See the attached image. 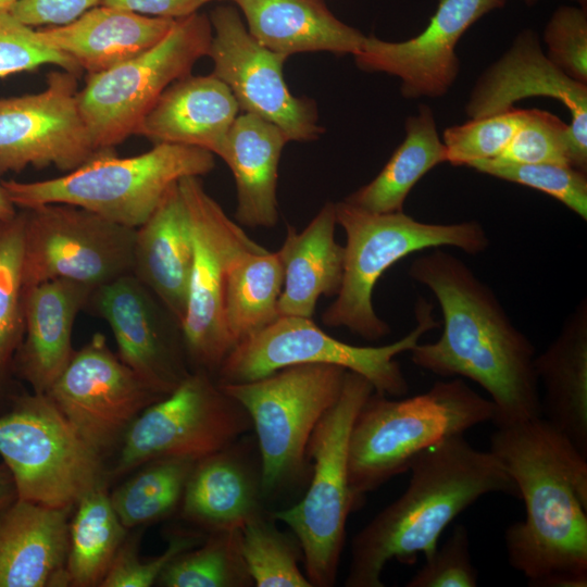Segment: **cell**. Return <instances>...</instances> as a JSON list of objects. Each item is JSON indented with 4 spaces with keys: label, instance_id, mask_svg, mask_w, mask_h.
Wrapping results in <instances>:
<instances>
[{
    "label": "cell",
    "instance_id": "obj_1",
    "mask_svg": "<svg viewBox=\"0 0 587 587\" xmlns=\"http://www.w3.org/2000/svg\"><path fill=\"white\" fill-rule=\"evenodd\" d=\"M408 274L436 297L444 323L435 342H419L409 351L412 362L478 384L495 404L496 427L541 417L535 347L492 289L444 248L417 257Z\"/></svg>",
    "mask_w": 587,
    "mask_h": 587
},
{
    "label": "cell",
    "instance_id": "obj_2",
    "mask_svg": "<svg viewBox=\"0 0 587 587\" xmlns=\"http://www.w3.org/2000/svg\"><path fill=\"white\" fill-rule=\"evenodd\" d=\"M490 451L525 504L504 533L510 565L533 587H586L587 458L542 416L496 427Z\"/></svg>",
    "mask_w": 587,
    "mask_h": 587
},
{
    "label": "cell",
    "instance_id": "obj_3",
    "mask_svg": "<svg viewBox=\"0 0 587 587\" xmlns=\"http://www.w3.org/2000/svg\"><path fill=\"white\" fill-rule=\"evenodd\" d=\"M404 492L375 515L352 539L345 586L384 587L390 560L413 563L429 557L446 527L480 497L520 490L490 450L474 448L463 435L448 437L423 451L411 464Z\"/></svg>",
    "mask_w": 587,
    "mask_h": 587
},
{
    "label": "cell",
    "instance_id": "obj_4",
    "mask_svg": "<svg viewBox=\"0 0 587 587\" xmlns=\"http://www.w3.org/2000/svg\"><path fill=\"white\" fill-rule=\"evenodd\" d=\"M495 404L460 378L427 391L390 399L373 391L358 412L349 439V485L355 507L363 497L409 471L427 448L492 421Z\"/></svg>",
    "mask_w": 587,
    "mask_h": 587
},
{
    "label": "cell",
    "instance_id": "obj_5",
    "mask_svg": "<svg viewBox=\"0 0 587 587\" xmlns=\"http://www.w3.org/2000/svg\"><path fill=\"white\" fill-rule=\"evenodd\" d=\"M336 222L345 232L342 280L322 322L345 327L375 341L390 333L375 312L374 288L383 274L411 253L453 247L469 254L485 252L489 238L478 221L425 223L403 211L374 213L345 200L335 203Z\"/></svg>",
    "mask_w": 587,
    "mask_h": 587
},
{
    "label": "cell",
    "instance_id": "obj_6",
    "mask_svg": "<svg viewBox=\"0 0 587 587\" xmlns=\"http://www.w3.org/2000/svg\"><path fill=\"white\" fill-rule=\"evenodd\" d=\"M215 166L214 154L197 147L155 143L141 154L121 158L100 151L62 176L37 182L1 180L20 209L66 203L133 229L141 226L178 179L203 176Z\"/></svg>",
    "mask_w": 587,
    "mask_h": 587
},
{
    "label": "cell",
    "instance_id": "obj_7",
    "mask_svg": "<svg viewBox=\"0 0 587 587\" xmlns=\"http://www.w3.org/2000/svg\"><path fill=\"white\" fill-rule=\"evenodd\" d=\"M373 391L365 377L347 371L337 401L321 417L307 446V457L312 460L310 486L299 502L272 514L299 540L312 587L336 583L347 519L357 508L348 473L350 433Z\"/></svg>",
    "mask_w": 587,
    "mask_h": 587
},
{
    "label": "cell",
    "instance_id": "obj_8",
    "mask_svg": "<svg viewBox=\"0 0 587 587\" xmlns=\"http://www.w3.org/2000/svg\"><path fill=\"white\" fill-rule=\"evenodd\" d=\"M346 373L337 365L298 364L251 382L218 384L251 420L263 498L277 497L307 480L309 439L337 401Z\"/></svg>",
    "mask_w": 587,
    "mask_h": 587
},
{
    "label": "cell",
    "instance_id": "obj_9",
    "mask_svg": "<svg viewBox=\"0 0 587 587\" xmlns=\"http://www.w3.org/2000/svg\"><path fill=\"white\" fill-rule=\"evenodd\" d=\"M433 307L420 298L415 327L401 339L379 347H361L326 334L312 320L279 316L235 346L216 372L220 385L251 382L298 364H330L365 377L374 391L391 397L408 392L409 384L396 357L409 352L424 334L438 327Z\"/></svg>",
    "mask_w": 587,
    "mask_h": 587
},
{
    "label": "cell",
    "instance_id": "obj_10",
    "mask_svg": "<svg viewBox=\"0 0 587 587\" xmlns=\"http://www.w3.org/2000/svg\"><path fill=\"white\" fill-rule=\"evenodd\" d=\"M0 457L18 498L48 507L73 509L105 482L102 457L46 394L12 396L0 411Z\"/></svg>",
    "mask_w": 587,
    "mask_h": 587
},
{
    "label": "cell",
    "instance_id": "obj_11",
    "mask_svg": "<svg viewBox=\"0 0 587 587\" xmlns=\"http://www.w3.org/2000/svg\"><path fill=\"white\" fill-rule=\"evenodd\" d=\"M210 18L198 12L175 20L145 52L103 72L88 74L78 104L93 146L114 149L135 130L163 91L209 55Z\"/></svg>",
    "mask_w": 587,
    "mask_h": 587
},
{
    "label": "cell",
    "instance_id": "obj_12",
    "mask_svg": "<svg viewBox=\"0 0 587 587\" xmlns=\"http://www.w3.org/2000/svg\"><path fill=\"white\" fill-rule=\"evenodd\" d=\"M252 428L243 407L201 370L148 405L124 434L112 475L160 458L198 461L232 445Z\"/></svg>",
    "mask_w": 587,
    "mask_h": 587
},
{
    "label": "cell",
    "instance_id": "obj_13",
    "mask_svg": "<svg viewBox=\"0 0 587 587\" xmlns=\"http://www.w3.org/2000/svg\"><path fill=\"white\" fill-rule=\"evenodd\" d=\"M178 186L188 211L193 245L180 330L192 371L213 375L233 349L223 310L228 267L239 253L262 246L225 213L204 190L198 176L183 177Z\"/></svg>",
    "mask_w": 587,
    "mask_h": 587
},
{
    "label": "cell",
    "instance_id": "obj_14",
    "mask_svg": "<svg viewBox=\"0 0 587 587\" xmlns=\"http://www.w3.org/2000/svg\"><path fill=\"white\" fill-rule=\"evenodd\" d=\"M23 212V286L67 279L96 289L132 273L136 229L66 203Z\"/></svg>",
    "mask_w": 587,
    "mask_h": 587
},
{
    "label": "cell",
    "instance_id": "obj_15",
    "mask_svg": "<svg viewBox=\"0 0 587 587\" xmlns=\"http://www.w3.org/2000/svg\"><path fill=\"white\" fill-rule=\"evenodd\" d=\"M210 23L212 74L228 86L239 110L275 124L289 141L317 139L324 128L316 104L288 88L283 75L287 57L261 45L233 7L214 9Z\"/></svg>",
    "mask_w": 587,
    "mask_h": 587
},
{
    "label": "cell",
    "instance_id": "obj_16",
    "mask_svg": "<svg viewBox=\"0 0 587 587\" xmlns=\"http://www.w3.org/2000/svg\"><path fill=\"white\" fill-rule=\"evenodd\" d=\"M46 395L102 458L121 444L140 412L162 398L122 362L101 333L74 351Z\"/></svg>",
    "mask_w": 587,
    "mask_h": 587
},
{
    "label": "cell",
    "instance_id": "obj_17",
    "mask_svg": "<svg viewBox=\"0 0 587 587\" xmlns=\"http://www.w3.org/2000/svg\"><path fill=\"white\" fill-rule=\"evenodd\" d=\"M77 77L51 71L42 91L0 98V177L27 166L67 173L102 151L83 120Z\"/></svg>",
    "mask_w": 587,
    "mask_h": 587
},
{
    "label": "cell",
    "instance_id": "obj_18",
    "mask_svg": "<svg viewBox=\"0 0 587 587\" xmlns=\"http://www.w3.org/2000/svg\"><path fill=\"white\" fill-rule=\"evenodd\" d=\"M111 327L117 355L164 397L191 372L179 323L133 273L96 288L88 301Z\"/></svg>",
    "mask_w": 587,
    "mask_h": 587
},
{
    "label": "cell",
    "instance_id": "obj_19",
    "mask_svg": "<svg viewBox=\"0 0 587 587\" xmlns=\"http://www.w3.org/2000/svg\"><path fill=\"white\" fill-rule=\"evenodd\" d=\"M504 0H439L428 25L403 41L365 36L354 60L365 72L398 77L407 99L438 98L453 86L460 68L455 47L464 33Z\"/></svg>",
    "mask_w": 587,
    "mask_h": 587
},
{
    "label": "cell",
    "instance_id": "obj_20",
    "mask_svg": "<svg viewBox=\"0 0 587 587\" xmlns=\"http://www.w3.org/2000/svg\"><path fill=\"white\" fill-rule=\"evenodd\" d=\"M534 96L559 100L570 111L572 166L587 172V85L560 71L547 58L537 34L521 30L510 48L478 77L465 113L470 118L497 114Z\"/></svg>",
    "mask_w": 587,
    "mask_h": 587
},
{
    "label": "cell",
    "instance_id": "obj_21",
    "mask_svg": "<svg viewBox=\"0 0 587 587\" xmlns=\"http://www.w3.org/2000/svg\"><path fill=\"white\" fill-rule=\"evenodd\" d=\"M93 289L67 279H51L23 288L24 335L13 361V374L33 392L46 394L70 362L78 313Z\"/></svg>",
    "mask_w": 587,
    "mask_h": 587
},
{
    "label": "cell",
    "instance_id": "obj_22",
    "mask_svg": "<svg viewBox=\"0 0 587 587\" xmlns=\"http://www.w3.org/2000/svg\"><path fill=\"white\" fill-rule=\"evenodd\" d=\"M246 440L196 461L180 501L183 517L207 533L241 528L264 512L260 461Z\"/></svg>",
    "mask_w": 587,
    "mask_h": 587
},
{
    "label": "cell",
    "instance_id": "obj_23",
    "mask_svg": "<svg viewBox=\"0 0 587 587\" xmlns=\"http://www.w3.org/2000/svg\"><path fill=\"white\" fill-rule=\"evenodd\" d=\"M71 511L18 498L0 514V587L68 586Z\"/></svg>",
    "mask_w": 587,
    "mask_h": 587
},
{
    "label": "cell",
    "instance_id": "obj_24",
    "mask_svg": "<svg viewBox=\"0 0 587 587\" xmlns=\"http://www.w3.org/2000/svg\"><path fill=\"white\" fill-rule=\"evenodd\" d=\"M238 111L233 92L214 74H189L163 91L134 135L218 155Z\"/></svg>",
    "mask_w": 587,
    "mask_h": 587
},
{
    "label": "cell",
    "instance_id": "obj_25",
    "mask_svg": "<svg viewBox=\"0 0 587 587\" xmlns=\"http://www.w3.org/2000/svg\"><path fill=\"white\" fill-rule=\"evenodd\" d=\"M192 257L191 225L177 180L136 228L132 273L179 325L186 313Z\"/></svg>",
    "mask_w": 587,
    "mask_h": 587
},
{
    "label": "cell",
    "instance_id": "obj_26",
    "mask_svg": "<svg viewBox=\"0 0 587 587\" xmlns=\"http://www.w3.org/2000/svg\"><path fill=\"white\" fill-rule=\"evenodd\" d=\"M174 22L100 4L66 25L39 29V34L47 45L70 57L82 71L96 74L151 48Z\"/></svg>",
    "mask_w": 587,
    "mask_h": 587
},
{
    "label": "cell",
    "instance_id": "obj_27",
    "mask_svg": "<svg viewBox=\"0 0 587 587\" xmlns=\"http://www.w3.org/2000/svg\"><path fill=\"white\" fill-rule=\"evenodd\" d=\"M288 141L278 126L257 115L242 113L234 121L217 157L235 178L239 224L273 227L278 223V164Z\"/></svg>",
    "mask_w": 587,
    "mask_h": 587
},
{
    "label": "cell",
    "instance_id": "obj_28",
    "mask_svg": "<svg viewBox=\"0 0 587 587\" xmlns=\"http://www.w3.org/2000/svg\"><path fill=\"white\" fill-rule=\"evenodd\" d=\"M541 416L587 458V301H580L535 358Z\"/></svg>",
    "mask_w": 587,
    "mask_h": 587
},
{
    "label": "cell",
    "instance_id": "obj_29",
    "mask_svg": "<svg viewBox=\"0 0 587 587\" xmlns=\"http://www.w3.org/2000/svg\"><path fill=\"white\" fill-rule=\"evenodd\" d=\"M335 203L326 202L301 232L288 226L277 250L284 272L279 316L312 317L317 300L336 296L344 272V247L335 240Z\"/></svg>",
    "mask_w": 587,
    "mask_h": 587
},
{
    "label": "cell",
    "instance_id": "obj_30",
    "mask_svg": "<svg viewBox=\"0 0 587 587\" xmlns=\"http://www.w3.org/2000/svg\"><path fill=\"white\" fill-rule=\"evenodd\" d=\"M249 33L267 49L289 57L299 52H359L365 35L338 20L323 0H233Z\"/></svg>",
    "mask_w": 587,
    "mask_h": 587
},
{
    "label": "cell",
    "instance_id": "obj_31",
    "mask_svg": "<svg viewBox=\"0 0 587 587\" xmlns=\"http://www.w3.org/2000/svg\"><path fill=\"white\" fill-rule=\"evenodd\" d=\"M404 129V140L378 175L346 197V202L374 213L403 211L415 184L433 167L447 162L429 105L421 104L415 114L408 116Z\"/></svg>",
    "mask_w": 587,
    "mask_h": 587
},
{
    "label": "cell",
    "instance_id": "obj_32",
    "mask_svg": "<svg viewBox=\"0 0 587 587\" xmlns=\"http://www.w3.org/2000/svg\"><path fill=\"white\" fill-rule=\"evenodd\" d=\"M284 272L277 251L264 247L239 253L225 282L223 310L233 348L279 317Z\"/></svg>",
    "mask_w": 587,
    "mask_h": 587
},
{
    "label": "cell",
    "instance_id": "obj_33",
    "mask_svg": "<svg viewBox=\"0 0 587 587\" xmlns=\"http://www.w3.org/2000/svg\"><path fill=\"white\" fill-rule=\"evenodd\" d=\"M74 508L68 523V586H100L127 528L112 505L105 482L84 495Z\"/></svg>",
    "mask_w": 587,
    "mask_h": 587
},
{
    "label": "cell",
    "instance_id": "obj_34",
    "mask_svg": "<svg viewBox=\"0 0 587 587\" xmlns=\"http://www.w3.org/2000/svg\"><path fill=\"white\" fill-rule=\"evenodd\" d=\"M195 463L184 458H160L145 463L110 494L122 524L128 529L170 515L180 504Z\"/></svg>",
    "mask_w": 587,
    "mask_h": 587
},
{
    "label": "cell",
    "instance_id": "obj_35",
    "mask_svg": "<svg viewBox=\"0 0 587 587\" xmlns=\"http://www.w3.org/2000/svg\"><path fill=\"white\" fill-rule=\"evenodd\" d=\"M158 585L164 587L254 586L240 548V528L208 533V536L163 570Z\"/></svg>",
    "mask_w": 587,
    "mask_h": 587
},
{
    "label": "cell",
    "instance_id": "obj_36",
    "mask_svg": "<svg viewBox=\"0 0 587 587\" xmlns=\"http://www.w3.org/2000/svg\"><path fill=\"white\" fill-rule=\"evenodd\" d=\"M241 553L257 587H312L299 562L297 537L279 530L262 512L240 528Z\"/></svg>",
    "mask_w": 587,
    "mask_h": 587
},
{
    "label": "cell",
    "instance_id": "obj_37",
    "mask_svg": "<svg viewBox=\"0 0 587 587\" xmlns=\"http://www.w3.org/2000/svg\"><path fill=\"white\" fill-rule=\"evenodd\" d=\"M23 212L0 221V398L24 335L23 313Z\"/></svg>",
    "mask_w": 587,
    "mask_h": 587
},
{
    "label": "cell",
    "instance_id": "obj_38",
    "mask_svg": "<svg viewBox=\"0 0 587 587\" xmlns=\"http://www.w3.org/2000/svg\"><path fill=\"white\" fill-rule=\"evenodd\" d=\"M469 167L539 190L560 201L582 220H587V172L571 165L512 163L498 159L477 161Z\"/></svg>",
    "mask_w": 587,
    "mask_h": 587
},
{
    "label": "cell",
    "instance_id": "obj_39",
    "mask_svg": "<svg viewBox=\"0 0 587 587\" xmlns=\"http://www.w3.org/2000/svg\"><path fill=\"white\" fill-rule=\"evenodd\" d=\"M523 115L524 110L512 108L447 127L441 138L447 162L454 166H470L477 161L498 158L515 134Z\"/></svg>",
    "mask_w": 587,
    "mask_h": 587
},
{
    "label": "cell",
    "instance_id": "obj_40",
    "mask_svg": "<svg viewBox=\"0 0 587 587\" xmlns=\"http://www.w3.org/2000/svg\"><path fill=\"white\" fill-rule=\"evenodd\" d=\"M496 159L512 163L572 166L570 126L551 112L524 110L515 134Z\"/></svg>",
    "mask_w": 587,
    "mask_h": 587
},
{
    "label": "cell",
    "instance_id": "obj_41",
    "mask_svg": "<svg viewBox=\"0 0 587 587\" xmlns=\"http://www.w3.org/2000/svg\"><path fill=\"white\" fill-rule=\"evenodd\" d=\"M45 64L58 65L76 75L83 72L70 57L47 45L39 30L20 22L9 11H0V78Z\"/></svg>",
    "mask_w": 587,
    "mask_h": 587
},
{
    "label": "cell",
    "instance_id": "obj_42",
    "mask_svg": "<svg viewBox=\"0 0 587 587\" xmlns=\"http://www.w3.org/2000/svg\"><path fill=\"white\" fill-rule=\"evenodd\" d=\"M546 55L570 78L587 85V9L561 5L544 29Z\"/></svg>",
    "mask_w": 587,
    "mask_h": 587
},
{
    "label": "cell",
    "instance_id": "obj_43",
    "mask_svg": "<svg viewBox=\"0 0 587 587\" xmlns=\"http://www.w3.org/2000/svg\"><path fill=\"white\" fill-rule=\"evenodd\" d=\"M478 572L470 552L469 530L463 524L453 527L440 548L405 583L407 587H475Z\"/></svg>",
    "mask_w": 587,
    "mask_h": 587
},
{
    "label": "cell",
    "instance_id": "obj_44",
    "mask_svg": "<svg viewBox=\"0 0 587 587\" xmlns=\"http://www.w3.org/2000/svg\"><path fill=\"white\" fill-rule=\"evenodd\" d=\"M203 540L200 534L180 533L172 536L166 549L158 557L141 561L135 540L126 538L117 550L101 587H149L158 582L163 570L182 552Z\"/></svg>",
    "mask_w": 587,
    "mask_h": 587
},
{
    "label": "cell",
    "instance_id": "obj_45",
    "mask_svg": "<svg viewBox=\"0 0 587 587\" xmlns=\"http://www.w3.org/2000/svg\"><path fill=\"white\" fill-rule=\"evenodd\" d=\"M101 0H20L9 12L20 22L30 26L66 25Z\"/></svg>",
    "mask_w": 587,
    "mask_h": 587
},
{
    "label": "cell",
    "instance_id": "obj_46",
    "mask_svg": "<svg viewBox=\"0 0 587 587\" xmlns=\"http://www.w3.org/2000/svg\"><path fill=\"white\" fill-rule=\"evenodd\" d=\"M212 0H101L100 4L151 17L178 20Z\"/></svg>",
    "mask_w": 587,
    "mask_h": 587
},
{
    "label": "cell",
    "instance_id": "obj_47",
    "mask_svg": "<svg viewBox=\"0 0 587 587\" xmlns=\"http://www.w3.org/2000/svg\"><path fill=\"white\" fill-rule=\"evenodd\" d=\"M18 499L17 487L10 469L0 463V514Z\"/></svg>",
    "mask_w": 587,
    "mask_h": 587
},
{
    "label": "cell",
    "instance_id": "obj_48",
    "mask_svg": "<svg viewBox=\"0 0 587 587\" xmlns=\"http://www.w3.org/2000/svg\"><path fill=\"white\" fill-rule=\"evenodd\" d=\"M16 212V207L9 200L0 180V221L12 218Z\"/></svg>",
    "mask_w": 587,
    "mask_h": 587
},
{
    "label": "cell",
    "instance_id": "obj_49",
    "mask_svg": "<svg viewBox=\"0 0 587 587\" xmlns=\"http://www.w3.org/2000/svg\"><path fill=\"white\" fill-rule=\"evenodd\" d=\"M20 0H0V11H10Z\"/></svg>",
    "mask_w": 587,
    "mask_h": 587
},
{
    "label": "cell",
    "instance_id": "obj_50",
    "mask_svg": "<svg viewBox=\"0 0 587 587\" xmlns=\"http://www.w3.org/2000/svg\"><path fill=\"white\" fill-rule=\"evenodd\" d=\"M571 1H574L575 3H577L578 7L583 9H587V0H571Z\"/></svg>",
    "mask_w": 587,
    "mask_h": 587
},
{
    "label": "cell",
    "instance_id": "obj_51",
    "mask_svg": "<svg viewBox=\"0 0 587 587\" xmlns=\"http://www.w3.org/2000/svg\"><path fill=\"white\" fill-rule=\"evenodd\" d=\"M505 2L508 0H504ZM527 5H533L535 2H537L538 0H523Z\"/></svg>",
    "mask_w": 587,
    "mask_h": 587
}]
</instances>
